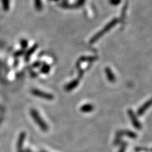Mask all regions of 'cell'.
<instances>
[{"mask_svg":"<svg viewBox=\"0 0 152 152\" xmlns=\"http://www.w3.org/2000/svg\"><path fill=\"white\" fill-rule=\"evenodd\" d=\"M39 65H40V63H36V64H34V66H39Z\"/></svg>","mask_w":152,"mask_h":152,"instance_id":"11","label":"cell"},{"mask_svg":"<svg viewBox=\"0 0 152 152\" xmlns=\"http://www.w3.org/2000/svg\"><path fill=\"white\" fill-rule=\"evenodd\" d=\"M31 93L37 97H39L42 99H47V100H53L54 99V96L53 94L43 92L42 91H40L39 89H32Z\"/></svg>","mask_w":152,"mask_h":152,"instance_id":"2","label":"cell"},{"mask_svg":"<svg viewBox=\"0 0 152 152\" xmlns=\"http://www.w3.org/2000/svg\"><path fill=\"white\" fill-rule=\"evenodd\" d=\"M35 4H36V8L39 10L42 8V4H41V0H35Z\"/></svg>","mask_w":152,"mask_h":152,"instance_id":"9","label":"cell"},{"mask_svg":"<svg viewBox=\"0 0 152 152\" xmlns=\"http://www.w3.org/2000/svg\"><path fill=\"white\" fill-rule=\"evenodd\" d=\"M26 137V133L25 132H22L20 133L17 141V152H24L23 150V145Z\"/></svg>","mask_w":152,"mask_h":152,"instance_id":"3","label":"cell"},{"mask_svg":"<svg viewBox=\"0 0 152 152\" xmlns=\"http://www.w3.org/2000/svg\"><path fill=\"white\" fill-rule=\"evenodd\" d=\"M30 113L33 119L35 121V122L39 127L40 129L43 131L44 132H46L48 131L49 127L48 126L47 124L45 122V121L42 119L40 115L38 113V112L36 110V109L32 108L30 110Z\"/></svg>","mask_w":152,"mask_h":152,"instance_id":"1","label":"cell"},{"mask_svg":"<svg viewBox=\"0 0 152 152\" xmlns=\"http://www.w3.org/2000/svg\"><path fill=\"white\" fill-rule=\"evenodd\" d=\"M40 152H47V151H40Z\"/></svg>","mask_w":152,"mask_h":152,"instance_id":"13","label":"cell"},{"mask_svg":"<svg viewBox=\"0 0 152 152\" xmlns=\"http://www.w3.org/2000/svg\"><path fill=\"white\" fill-rule=\"evenodd\" d=\"M26 152H33L32 150H31L30 149H26Z\"/></svg>","mask_w":152,"mask_h":152,"instance_id":"12","label":"cell"},{"mask_svg":"<svg viewBox=\"0 0 152 152\" xmlns=\"http://www.w3.org/2000/svg\"><path fill=\"white\" fill-rule=\"evenodd\" d=\"M128 114H129V116L130 117V118L131 119L132 123L133 126H134V127L137 129H141V124L139 122L138 120L137 119L135 114L134 113V112H132V110H128Z\"/></svg>","mask_w":152,"mask_h":152,"instance_id":"4","label":"cell"},{"mask_svg":"<svg viewBox=\"0 0 152 152\" xmlns=\"http://www.w3.org/2000/svg\"><path fill=\"white\" fill-rule=\"evenodd\" d=\"M79 83V81L77 80H74V81H72V83H69L68 85L66 86L65 87V90L66 91H71V90L74 89L75 88L77 87V86Z\"/></svg>","mask_w":152,"mask_h":152,"instance_id":"7","label":"cell"},{"mask_svg":"<svg viewBox=\"0 0 152 152\" xmlns=\"http://www.w3.org/2000/svg\"><path fill=\"white\" fill-rule=\"evenodd\" d=\"M3 7L4 10H8V3H9V0H2Z\"/></svg>","mask_w":152,"mask_h":152,"instance_id":"10","label":"cell"},{"mask_svg":"<svg viewBox=\"0 0 152 152\" xmlns=\"http://www.w3.org/2000/svg\"><path fill=\"white\" fill-rule=\"evenodd\" d=\"M93 106L92 104H84L83 106L81 107L80 108V111L82 112H84V113H88L90 112L93 110Z\"/></svg>","mask_w":152,"mask_h":152,"instance_id":"6","label":"cell"},{"mask_svg":"<svg viewBox=\"0 0 152 152\" xmlns=\"http://www.w3.org/2000/svg\"><path fill=\"white\" fill-rule=\"evenodd\" d=\"M151 104H152V98L150 99V100H148L147 102H146L143 105L139 108L138 111H137V114H138V115H142V114L145 113V112L151 105Z\"/></svg>","mask_w":152,"mask_h":152,"instance_id":"5","label":"cell"},{"mask_svg":"<svg viewBox=\"0 0 152 152\" xmlns=\"http://www.w3.org/2000/svg\"><path fill=\"white\" fill-rule=\"evenodd\" d=\"M50 66L48 65H45L42 66L41 68V72L44 74H47L50 72Z\"/></svg>","mask_w":152,"mask_h":152,"instance_id":"8","label":"cell"}]
</instances>
